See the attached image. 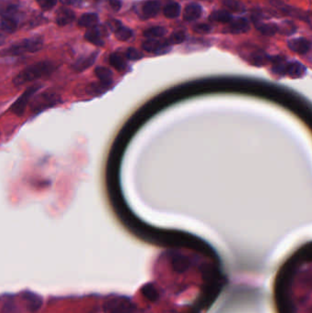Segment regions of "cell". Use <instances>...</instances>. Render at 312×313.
Returning <instances> with one entry per match:
<instances>
[{"label": "cell", "instance_id": "33", "mask_svg": "<svg viewBox=\"0 0 312 313\" xmlns=\"http://www.w3.org/2000/svg\"><path fill=\"white\" fill-rule=\"evenodd\" d=\"M192 29L198 34H208L212 31V27L206 23H198L192 27Z\"/></svg>", "mask_w": 312, "mask_h": 313}, {"label": "cell", "instance_id": "38", "mask_svg": "<svg viewBox=\"0 0 312 313\" xmlns=\"http://www.w3.org/2000/svg\"><path fill=\"white\" fill-rule=\"evenodd\" d=\"M108 3L113 11H119L122 7V2L120 0H108Z\"/></svg>", "mask_w": 312, "mask_h": 313}, {"label": "cell", "instance_id": "13", "mask_svg": "<svg viewBox=\"0 0 312 313\" xmlns=\"http://www.w3.org/2000/svg\"><path fill=\"white\" fill-rule=\"evenodd\" d=\"M75 14L74 12L68 8V7H62L60 8L56 13V23L59 26H66L71 24L74 21Z\"/></svg>", "mask_w": 312, "mask_h": 313}, {"label": "cell", "instance_id": "2", "mask_svg": "<svg viewBox=\"0 0 312 313\" xmlns=\"http://www.w3.org/2000/svg\"><path fill=\"white\" fill-rule=\"evenodd\" d=\"M43 47V39L41 37H33L22 40L12 44L10 47L1 52L2 56H19L26 52H37Z\"/></svg>", "mask_w": 312, "mask_h": 313}, {"label": "cell", "instance_id": "30", "mask_svg": "<svg viewBox=\"0 0 312 313\" xmlns=\"http://www.w3.org/2000/svg\"><path fill=\"white\" fill-rule=\"evenodd\" d=\"M113 33L115 34L116 39L121 42H127L133 37V30L128 27L124 26V25H122L120 28L116 31H114Z\"/></svg>", "mask_w": 312, "mask_h": 313}, {"label": "cell", "instance_id": "19", "mask_svg": "<svg viewBox=\"0 0 312 313\" xmlns=\"http://www.w3.org/2000/svg\"><path fill=\"white\" fill-rule=\"evenodd\" d=\"M181 12V7L177 2H170L163 7V14L167 19H177Z\"/></svg>", "mask_w": 312, "mask_h": 313}, {"label": "cell", "instance_id": "14", "mask_svg": "<svg viewBox=\"0 0 312 313\" xmlns=\"http://www.w3.org/2000/svg\"><path fill=\"white\" fill-rule=\"evenodd\" d=\"M97 57V53L93 52L90 55H87L85 57H81L78 59L72 66L73 70L76 71H85L86 69H88L89 67H91L92 64H94L95 60Z\"/></svg>", "mask_w": 312, "mask_h": 313}, {"label": "cell", "instance_id": "12", "mask_svg": "<svg viewBox=\"0 0 312 313\" xmlns=\"http://www.w3.org/2000/svg\"><path fill=\"white\" fill-rule=\"evenodd\" d=\"M160 2L158 0H147L142 7V18L149 20L155 18L160 10Z\"/></svg>", "mask_w": 312, "mask_h": 313}, {"label": "cell", "instance_id": "22", "mask_svg": "<svg viewBox=\"0 0 312 313\" xmlns=\"http://www.w3.org/2000/svg\"><path fill=\"white\" fill-rule=\"evenodd\" d=\"M17 11L18 7L16 5L10 2L0 0V15H2L3 18H13Z\"/></svg>", "mask_w": 312, "mask_h": 313}, {"label": "cell", "instance_id": "23", "mask_svg": "<svg viewBox=\"0 0 312 313\" xmlns=\"http://www.w3.org/2000/svg\"><path fill=\"white\" fill-rule=\"evenodd\" d=\"M18 25L13 18H2L0 20V29L6 33H14Z\"/></svg>", "mask_w": 312, "mask_h": 313}, {"label": "cell", "instance_id": "8", "mask_svg": "<svg viewBox=\"0 0 312 313\" xmlns=\"http://www.w3.org/2000/svg\"><path fill=\"white\" fill-rule=\"evenodd\" d=\"M288 46L292 51L296 53L306 54L311 50L312 43L304 37H299V38H294L290 40L288 42Z\"/></svg>", "mask_w": 312, "mask_h": 313}, {"label": "cell", "instance_id": "17", "mask_svg": "<svg viewBox=\"0 0 312 313\" xmlns=\"http://www.w3.org/2000/svg\"><path fill=\"white\" fill-rule=\"evenodd\" d=\"M99 22V17L95 13H85L83 15L78 21V25L83 28L90 29L97 25Z\"/></svg>", "mask_w": 312, "mask_h": 313}, {"label": "cell", "instance_id": "11", "mask_svg": "<svg viewBox=\"0 0 312 313\" xmlns=\"http://www.w3.org/2000/svg\"><path fill=\"white\" fill-rule=\"evenodd\" d=\"M202 14V7L198 3H190L185 7L183 10V20L186 22H193L198 21Z\"/></svg>", "mask_w": 312, "mask_h": 313}, {"label": "cell", "instance_id": "1", "mask_svg": "<svg viewBox=\"0 0 312 313\" xmlns=\"http://www.w3.org/2000/svg\"><path fill=\"white\" fill-rule=\"evenodd\" d=\"M54 70V64L48 61H43L31 64L15 76L13 84L16 86H24L28 83L34 82L38 79L50 75Z\"/></svg>", "mask_w": 312, "mask_h": 313}, {"label": "cell", "instance_id": "36", "mask_svg": "<svg viewBox=\"0 0 312 313\" xmlns=\"http://www.w3.org/2000/svg\"><path fill=\"white\" fill-rule=\"evenodd\" d=\"M122 25H123L122 22H121L120 21H118V20H111V21L107 22V27H108V29L112 30L113 32L116 31L117 29L120 28Z\"/></svg>", "mask_w": 312, "mask_h": 313}, {"label": "cell", "instance_id": "31", "mask_svg": "<svg viewBox=\"0 0 312 313\" xmlns=\"http://www.w3.org/2000/svg\"><path fill=\"white\" fill-rule=\"evenodd\" d=\"M287 64L288 63L282 57L273 58V70L277 74H285L287 71Z\"/></svg>", "mask_w": 312, "mask_h": 313}, {"label": "cell", "instance_id": "29", "mask_svg": "<svg viewBox=\"0 0 312 313\" xmlns=\"http://www.w3.org/2000/svg\"><path fill=\"white\" fill-rule=\"evenodd\" d=\"M142 294L150 301H155L158 298V293L154 285L147 284L142 288Z\"/></svg>", "mask_w": 312, "mask_h": 313}, {"label": "cell", "instance_id": "15", "mask_svg": "<svg viewBox=\"0 0 312 313\" xmlns=\"http://www.w3.org/2000/svg\"><path fill=\"white\" fill-rule=\"evenodd\" d=\"M255 27L261 34L267 37H272L278 33V25L273 22L255 23Z\"/></svg>", "mask_w": 312, "mask_h": 313}, {"label": "cell", "instance_id": "5", "mask_svg": "<svg viewBox=\"0 0 312 313\" xmlns=\"http://www.w3.org/2000/svg\"><path fill=\"white\" fill-rule=\"evenodd\" d=\"M41 86L37 85L28 87V89L20 96V98L12 105V107H10V111L14 113L16 115L22 116V114L25 113L26 108L28 107L29 104V101L34 96V94L38 92Z\"/></svg>", "mask_w": 312, "mask_h": 313}, {"label": "cell", "instance_id": "20", "mask_svg": "<svg viewBox=\"0 0 312 313\" xmlns=\"http://www.w3.org/2000/svg\"><path fill=\"white\" fill-rule=\"evenodd\" d=\"M305 66L298 62H291L287 64L286 73L290 74L292 77H299L305 73Z\"/></svg>", "mask_w": 312, "mask_h": 313}, {"label": "cell", "instance_id": "21", "mask_svg": "<svg viewBox=\"0 0 312 313\" xmlns=\"http://www.w3.org/2000/svg\"><path fill=\"white\" fill-rule=\"evenodd\" d=\"M95 74L98 77L101 83L105 86H109L112 84V78H113V73L109 69H107L106 67H96L95 69Z\"/></svg>", "mask_w": 312, "mask_h": 313}, {"label": "cell", "instance_id": "10", "mask_svg": "<svg viewBox=\"0 0 312 313\" xmlns=\"http://www.w3.org/2000/svg\"><path fill=\"white\" fill-rule=\"evenodd\" d=\"M22 298L29 313H36L43 305V299L35 293L24 292L22 294Z\"/></svg>", "mask_w": 312, "mask_h": 313}, {"label": "cell", "instance_id": "18", "mask_svg": "<svg viewBox=\"0 0 312 313\" xmlns=\"http://www.w3.org/2000/svg\"><path fill=\"white\" fill-rule=\"evenodd\" d=\"M167 33V29L162 26H152L143 31V36L147 39H153L158 40L160 38H163Z\"/></svg>", "mask_w": 312, "mask_h": 313}, {"label": "cell", "instance_id": "6", "mask_svg": "<svg viewBox=\"0 0 312 313\" xmlns=\"http://www.w3.org/2000/svg\"><path fill=\"white\" fill-rule=\"evenodd\" d=\"M142 49L149 53L163 54L170 50V46L165 41L161 42L158 40L148 39L142 43Z\"/></svg>", "mask_w": 312, "mask_h": 313}, {"label": "cell", "instance_id": "34", "mask_svg": "<svg viewBox=\"0 0 312 313\" xmlns=\"http://www.w3.org/2000/svg\"><path fill=\"white\" fill-rule=\"evenodd\" d=\"M126 57L130 61H137L143 57V53L140 50H136L135 48L130 47L126 51Z\"/></svg>", "mask_w": 312, "mask_h": 313}, {"label": "cell", "instance_id": "26", "mask_svg": "<svg viewBox=\"0 0 312 313\" xmlns=\"http://www.w3.org/2000/svg\"><path fill=\"white\" fill-rule=\"evenodd\" d=\"M172 266L174 270L177 271L178 273H182L188 269L189 268V261L184 256H174L172 260Z\"/></svg>", "mask_w": 312, "mask_h": 313}, {"label": "cell", "instance_id": "9", "mask_svg": "<svg viewBox=\"0 0 312 313\" xmlns=\"http://www.w3.org/2000/svg\"><path fill=\"white\" fill-rule=\"evenodd\" d=\"M227 29L232 34H244L250 30V23L245 18H236L233 19L230 23H228Z\"/></svg>", "mask_w": 312, "mask_h": 313}, {"label": "cell", "instance_id": "24", "mask_svg": "<svg viewBox=\"0 0 312 313\" xmlns=\"http://www.w3.org/2000/svg\"><path fill=\"white\" fill-rule=\"evenodd\" d=\"M109 63L117 71H123L127 67V62H126L125 58L123 57L119 53H116V52L112 53L110 55Z\"/></svg>", "mask_w": 312, "mask_h": 313}, {"label": "cell", "instance_id": "32", "mask_svg": "<svg viewBox=\"0 0 312 313\" xmlns=\"http://www.w3.org/2000/svg\"><path fill=\"white\" fill-rule=\"evenodd\" d=\"M2 313H21V311L14 300L8 299L2 308Z\"/></svg>", "mask_w": 312, "mask_h": 313}, {"label": "cell", "instance_id": "37", "mask_svg": "<svg viewBox=\"0 0 312 313\" xmlns=\"http://www.w3.org/2000/svg\"><path fill=\"white\" fill-rule=\"evenodd\" d=\"M60 1L65 6H72V7H79L83 3V0H60Z\"/></svg>", "mask_w": 312, "mask_h": 313}, {"label": "cell", "instance_id": "27", "mask_svg": "<svg viewBox=\"0 0 312 313\" xmlns=\"http://www.w3.org/2000/svg\"><path fill=\"white\" fill-rule=\"evenodd\" d=\"M186 32L184 30H177L170 34V37L165 41L170 46L184 43L186 40Z\"/></svg>", "mask_w": 312, "mask_h": 313}, {"label": "cell", "instance_id": "4", "mask_svg": "<svg viewBox=\"0 0 312 313\" xmlns=\"http://www.w3.org/2000/svg\"><path fill=\"white\" fill-rule=\"evenodd\" d=\"M61 101L59 94L55 93H43L36 96L31 103V109L33 112L39 113L51 107H54Z\"/></svg>", "mask_w": 312, "mask_h": 313}, {"label": "cell", "instance_id": "7", "mask_svg": "<svg viewBox=\"0 0 312 313\" xmlns=\"http://www.w3.org/2000/svg\"><path fill=\"white\" fill-rule=\"evenodd\" d=\"M107 35L106 29L103 27H98L97 25L87 29L85 32V38L86 41L92 43L93 45L102 47L105 45V41L103 39L104 36Z\"/></svg>", "mask_w": 312, "mask_h": 313}, {"label": "cell", "instance_id": "28", "mask_svg": "<svg viewBox=\"0 0 312 313\" xmlns=\"http://www.w3.org/2000/svg\"><path fill=\"white\" fill-rule=\"evenodd\" d=\"M297 31V27L293 22L285 21L280 25H278V33L283 35H292Z\"/></svg>", "mask_w": 312, "mask_h": 313}, {"label": "cell", "instance_id": "35", "mask_svg": "<svg viewBox=\"0 0 312 313\" xmlns=\"http://www.w3.org/2000/svg\"><path fill=\"white\" fill-rule=\"evenodd\" d=\"M57 2L58 0H37V3L43 10H50L56 6Z\"/></svg>", "mask_w": 312, "mask_h": 313}, {"label": "cell", "instance_id": "16", "mask_svg": "<svg viewBox=\"0 0 312 313\" xmlns=\"http://www.w3.org/2000/svg\"><path fill=\"white\" fill-rule=\"evenodd\" d=\"M233 16L228 12L225 9H219V10H214L210 16L209 20L212 22H219V23H225L228 24L233 20Z\"/></svg>", "mask_w": 312, "mask_h": 313}, {"label": "cell", "instance_id": "3", "mask_svg": "<svg viewBox=\"0 0 312 313\" xmlns=\"http://www.w3.org/2000/svg\"><path fill=\"white\" fill-rule=\"evenodd\" d=\"M136 306L128 298L116 297L108 299L104 304L105 313H135Z\"/></svg>", "mask_w": 312, "mask_h": 313}, {"label": "cell", "instance_id": "25", "mask_svg": "<svg viewBox=\"0 0 312 313\" xmlns=\"http://www.w3.org/2000/svg\"><path fill=\"white\" fill-rule=\"evenodd\" d=\"M223 6L228 12H243L245 7L238 0H223Z\"/></svg>", "mask_w": 312, "mask_h": 313}]
</instances>
